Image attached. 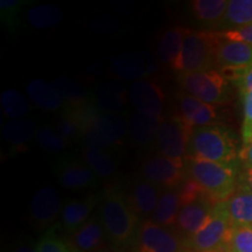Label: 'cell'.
<instances>
[{
  "label": "cell",
  "mask_w": 252,
  "mask_h": 252,
  "mask_svg": "<svg viewBox=\"0 0 252 252\" xmlns=\"http://www.w3.org/2000/svg\"><path fill=\"white\" fill-rule=\"evenodd\" d=\"M35 123L28 119L11 121L2 128V137L6 144L13 147L14 151L17 149L23 151L24 145H26L32 138L35 137Z\"/></svg>",
  "instance_id": "obj_27"
},
{
  "label": "cell",
  "mask_w": 252,
  "mask_h": 252,
  "mask_svg": "<svg viewBox=\"0 0 252 252\" xmlns=\"http://www.w3.org/2000/svg\"><path fill=\"white\" fill-rule=\"evenodd\" d=\"M55 131L61 135L64 140H67L68 143L75 138L81 135L80 127H78L76 121L72 116L65 110H63V113L61 118L59 119L54 126Z\"/></svg>",
  "instance_id": "obj_37"
},
{
  "label": "cell",
  "mask_w": 252,
  "mask_h": 252,
  "mask_svg": "<svg viewBox=\"0 0 252 252\" xmlns=\"http://www.w3.org/2000/svg\"><path fill=\"white\" fill-rule=\"evenodd\" d=\"M137 249L138 252H181L185 247L178 234L145 220L137 232Z\"/></svg>",
  "instance_id": "obj_11"
},
{
  "label": "cell",
  "mask_w": 252,
  "mask_h": 252,
  "mask_svg": "<svg viewBox=\"0 0 252 252\" xmlns=\"http://www.w3.org/2000/svg\"><path fill=\"white\" fill-rule=\"evenodd\" d=\"M0 104L4 115L12 121L26 117L30 112L27 99L20 91L15 89L5 90L0 97Z\"/></svg>",
  "instance_id": "obj_33"
},
{
  "label": "cell",
  "mask_w": 252,
  "mask_h": 252,
  "mask_svg": "<svg viewBox=\"0 0 252 252\" xmlns=\"http://www.w3.org/2000/svg\"><path fill=\"white\" fill-rule=\"evenodd\" d=\"M252 64V45L223 39L217 49L216 65L229 81L234 83L241 80Z\"/></svg>",
  "instance_id": "obj_10"
},
{
  "label": "cell",
  "mask_w": 252,
  "mask_h": 252,
  "mask_svg": "<svg viewBox=\"0 0 252 252\" xmlns=\"http://www.w3.org/2000/svg\"><path fill=\"white\" fill-rule=\"evenodd\" d=\"M189 31L187 27L174 26L162 34L158 43V58L160 62L172 65L176 61Z\"/></svg>",
  "instance_id": "obj_24"
},
{
  "label": "cell",
  "mask_w": 252,
  "mask_h": 252,
  "mask_svg": "<svg viewBox=\"0 0 252 252\" xmlns=\"http://www.w3.org/2000/svg\"><path fill=\"white\" fill-rule=\"evenodd\" d=\"M32 220L40 226H48L61 215V198L54 187L40 188L32 197Z\"/></svg>",
  "instance_id": "obj_16"
},
{
  "label": "cell",
  "mask_w": 252,
  "mask_h": 252,
  "mask_svg": "<svg viewBox=\"0 0 252 252\" xmlns=\"http://www.w3.org/2000/svg\"><path fill=\"white\" fill-rule=\"evenodd\" d=\"M182 91L212 105H225L232 97L231 87L220 70H207L178 75Z\"/></svg>",
  "instance_id": "obj_5"
},
{
  "label": "cell",
  "mask_w": 252,
  "mask_h": 252,
  "mask_svg": "<svg viewBox=\"0 0 252 252\" xmlns=\"http://www.w3.org/2000/svg\"><path fill=\"white\" fill-rule=\"evenodd\" d=\"M100 252H115V251H100Z\"/></svg>",
  "instance_id": "obj_47"
},
{
  "label": "cell",
  "mask_w": 252,
  "mask_h": 252,
  "mask_svg": "<svg viewBox=\"0 0 252 252\" xmlns=\"http://www.w3.org/2000/svg\"><path fill=\"white\" fill-rule=\"evenodd\" d=\"M60 184L68 189H84L96 186L97 176L84 162L77 160L61 159L55 168Z\"/></svg>",
  "instance_id": "obj_17"
},
{
  "label": "cell",
  "mask_w": 252,
  "mask_h": 252,
  "mask_svg": "<svg viewBox=\"0 0 252 252\" xmlns=\"http://www.w3.org/2000/svg\"><path fill=\"white\" fill-rule=\"evenodd\" d=\"M105 235L99 217L98 220L97 217H93L72 235L70 242L72 251L96 252L102 250Z\"/></svg>",
  "instance_id": "obj_21"
},
{
  "label": "cell",
  "mask_w": 252,
  "mask_h": 252,
  "mask_svg": "<svg viewBox=\"0 0 252 252\" xmlns=\"http://www.w3.org/2000/svg\"><path fill=\"white\" fill-rule=\"evenodd\" d=\"M62 18L61 8L52 4L34 6L27 13L28 23L37 30H48L58 26L62 21Z\"/></svg>",
  "instance_id": "obj_30"
},
{
  "label": "cell",
  "mask_w": 252,
  "mask_h": 252,
  "mask_svg": "<svg viewBox=\"0 0 252 252\" xmlns=\"http://www.w3.org/2000/svg\"><path fill=\"white\" fill-rule=\"evenodd\" d=\"M239 176H241V184L239 185L252 191V167L244 166V169L241 172Z\"/></svg>",
  "instance_id": "obj_43"
},
{
  "label": "cell",
  "mask_w": 252,
  "mask_h": 252,
  "mask_svg": "<svg viewBox=\"0 0 252 252\" xmlns=\"http://www.w3.org/2000/svg\"><path fill=\"white\" fill-rule=\"evenodd\" d=\"M159 188L146 179H140L132 186L128 203L133 212L139 215H151L159 201Z\"/></svg>",
  "instance_id": "obj_23"
},
{
  "label": "cell",
  "mask_w": 252,
  "mask_h": 252,
  "mask_svg": "<svg viewBox=\"0 0 252 252\" xmlns=\"http://www.w3.org/2000/svg\"><path fill=\"white\" fill-rule=\"evenodd\" d=\"M215 206L216 204H214L208 197H201L182 204L175 223L176 230L182 235V241L193 236L202 228L212 215Z\"/></svg>",
  "instance_id": "obj_15"
},
{
  "label": "cell",
  "mask_w": 252,
  "mask_h": 252,
  "mask_svg": "<svg viewBox=\"0 0 252 252\" xmlns=\"http://www.w3.org/2000/svg\"><path fill=\"white\" fill-rule=\"evenodd\" d=\"M128 99L138 113L161 121L165 93L159 84L150 80L135 81L128 89Z\"/></svg>",
  "instance_id": "obj_12"
},
{
  "label": "cell",
  "mask_w": 252,
  "mask_h": 252,
  "mask_svg": "<svg viewBox=\"0 0 252 252\" xmlns=\"http://www.w3.org/2000/svg\"><path fill=\"white\" fill-rule=\"evenodd\" d=\"M190 127L220 124L219 106L207 104L185 91L176 96V113Z\"/></svg>",
  "instance_id": "obj_13"
},
{
  "label": "cell",
  "mask_w": 252,
  "mask_h": 252,
  "mask_svg": "<svg viewBox=\"0 0 252 252\" xmlns=\"http://www.w3.org/2000/svg\"><path fill=\"white\" fill-rule=\"evenodd\" d=\"M27 96L43 111H56L64 108L65 102L53 83L42 78H34L26 87Z\"/></svg>",
  "instance_id": "obj_20"
},
{
  "label": "cell",
  "mask_w": 252,
  "mask_h": 252,
  "mask_svg": "<svg viewBox=\"0 0 252 252\" xmlns=\"http://www.w3.org/2000/svg\"><path fill=\"white\" fill-rule=\"evenodd\" d=\"M232 224L230 220L226 203L220 202L214 207L212 215L202 228L184 241V247L189 251L202 252L223 250L229 252L228 245Z\"/></svg>",
  "instance_id": "obj_6"
},
{
  "label": "cell",
  "mask_w": 252,
  "mask_h": 252,
  "mask_svg": "<svg viewBox=\"0 0 252 252\" xmlns=\"http://www.w3.org/2000/svg\"><path fill=\"white\" fill-rule=\"evenodd\" d=\"M160 122L161 121L149 118L138 112L134 113L128 122V133L132 141L138 146H147L156 141Z\"/></svg>",
  "instance_id": "obj_26"
},
{
  "label": "cell",
  "mask_w": 252,
  "mask_h": 252,
  "mask_svg": "<svg viewBox=\"0 0 252 252\" xmlns=\"http://www.w3.org/2000/svg\"><path fill=\"white\" fill-rule=\"evenodd\" d=\"M222 41L220 32L189 31L180 55L171 67L178 75L213 70L216 67L217 49Z\"/></svg>",
  "instance_id": "obj_3"
},
{
  "label": "cell",
  "mask_w": 252,
  "mask_h": 252,
  "mask_svg": "<svg viewBox=\"0 0 252 252\" xmlns=\"http://www.w3.org/2000/svg\"><path fill=\"white\" fill-rule=\"evenodd\" d=\"M185 169L214 204L224 202L237 189L238 163H220L186 159Z\"/></svg>",
  "instance_id": "obj_2"
},
{
  "label": "cell",
  "mask_w": 252,
  "mask_h": 252,
  "mask_svg": "<svg viewBox=\"0 0 252 252\" xmlns=\"http://www.w3.org/2000/svg\"><path fill=\"white\" fill-rule=\"evenodd\" d=\"M115 77L126 81L145 80L157 69L152 56L146 52H128L116 56L111 63Z\"/></svg>",
  "instance_id": "obj_14"
},
{
  "label": "cell",
  "mask_w": 252,
  "mask_h": 252,
  "mask_svg": "<svg viewBox=\"0 0 252 252\" xmlns=\"http://www.w3.org/2000/svg\"><path fill=\"white\" fill-rule=\"evenodd\" d=\"M53 84L59 90V93L61 94L63 99H64V108H78V106H82L86 103L90 102L88 99L87 91L74 80H71V78L58 77L53 82Z\"/></svg>",
  "instance_id": "obj_31"
},
{
  "label": "cell",
  "mask_w": 252,
  "mask_h": 252,
  "mask_svg": "<svg viewBox=\"0 0 252 252\" xmlns=\"http://www.w3.org/2000/svg\"><path fill=\"white\" fill-rule=\"evenodd\" d=\"M99 220L106 236L115 245L128 244L137 232V214L118 190L104 194L99 206Z\"/></svg>",
  "instance_id": "obj_4"
},
{
  "label": "cell",
  "mask_w": 252,
  "mask_h": 252,
  "mask_svg": "<svg viewBox=\"0 0 252 252\" xmlns=\"http://www.w3.org/2000/svg\"><path fill=\"white\" fill-rule=\"evenodd\" d=\"M74 252H75V251H74Z\"/></svg>",
  "instance_id": "obj_48"
},
{
  "label": "cell",
  "mask_w": 252,
  "mask_h": 252,
  "mask_svg": "<svg viewBox=\"0 0 252 252\" xmlns=\"http://www.w3.org/2000/svg\"><path fill=\"white\" fill-rule=\"evenodd\" d=\"M35 140L41 149L49 153H60L65 150L68 141L64 140L55 131L54 127L50 126H41L35 133Z\"/></svg>",
  "instance_id": "obj_34"
},
{
  "label": "cell",
  "mask_w": 252,
  "mask_h": 252,
  "mask_svg": "<svg viewBox=\"0 0 252 252\" xmlns=\"http://www.w3.org/2000/svg\"><path fill=\"white\" fill-rule=\"evenodd\" d=\"M141 175L158 187L179 188L187 179L185 161L172 160L162 154L147 158L141 166Z\"/></svg>",
  "instance_id": "obj_9"
},
{
  "label": "cell",
  "mask_w": 252,
  "mask_h": 252,
  "mask_svg": "<svg viewBox=\"0 0 252 252\" xmlns=\"http://www.w3.org/2000/svg\"><path fill=\"white\" fill-rule=\"evenodd\" d=\"M128 93L121 84L106 82L94 89L93 103L102 113L121 115L127 103Z\"/></svg>",
  "instance_id": "obj_19"
},
{
  "label": "cell",
  "mask_w": 252,
  "mask_h": 252,
  "mask_svg": "<svg viewBox=\"0 0 252 252\" xmlns=\"http://www.w3.org/2000/svg\"><path fill=\"white\" fill-rule=\"evenodd\" d=\"M232 226H252V191L239 185L225 201Z\"/></svg>",
  "instance_id": "obj_22"
},
{
  "label": "cell",
  "mask_w": 252,
  "mask_h": 252,
  "mask_svg": "<svg viewBox=\"0 0 252 252\" xmlns=\"http://www.w3.org/2000/svg\"><path fill=\"white\" fill-rule=\"evenodd\" d=\"M36 252H74L64 242L56 237L54 231H49L37 242Z\"/></svg>",
  "instance_id": "obj_39"
},
{
  "label": "cell",
  "mask_w": 252,
  "mask_h": 252,
  "mask_svg": "<svg viewBox=\"0 0 252 252\" xmlns=\"http://www.w3.org/2000/svg\"><path fill=\"white\" fill-rule=\"evenodd\" d=\"M128 133V123L122 115L100 113L91 127L82 134L87 146L102 150L122 144Z\"/></svg>",
  "instance_id": "obj_8"
},
{
  "label": "cell",
  "mask_w": 252,
  "mask_h": 252,
  "mask_svg": "<svg viewBox=\"0 0 252 252\" xmlns=\"http://www.w3.org/2000/svg\"><path fill=\"white\" fill-rule=\"evenodd\" d=\"M228 2L226 0H193L190 2V9L194 17L202 23L222 24Z\"/></svg>",
  "instance_id": "obj_28"
},
{
  "label": "cell",
  "mask_w": 252,
  "mask_h": 252,
  "mask_svg": "<svg viewBox=\"0 0 252 252\" xmlns=\"http://www.w3.org/2000/svg\"><path fill=\"white\" fill-rule=\"evenodd\" d=\"M193 252V251H191ZM202 252H225V251H223V250H209V251H202Z\"/></svg>",
  "instance_id": "obj_45"
},
{
  "label": "cell",
  "mask_w": 252,
  "mask_h": 252,
  "mask_svg": "<svg viewBox=\"0 0 252 252\" xmlns=\"http://www.w3.org/2000/svg\"><path fill=\"white\" fill-rule=\"evenodd\" d=\"M241 94L242 102H243L242 140H243V145H249L252 143V91Z\"/></svg>",
  "instance_id": "obj_38"
},
{
  "label": "cell",
  "mask_w": 252,
  "mask_h": 252,
  "mask_svg": "<svg viewBox=\"0 0 252 252\" xmlns=\"http://www.w3.org/2000/svg\"><path fill=\"white\" fill-rule=\"evenodd\" d=\"M252 24V0H230L223 26L239 28Z\"/></svg>",
  "instance_id": "obj_32"
},
{
  "label": "cell",
  "mask_w": 252,
  "mask_h": 252,
  "mask_svg": "<svg viewBox=\"0 0 252 252\" xmlns=\"http://www.w3.org/2000/svg\"><path fill=\"white\" fill-rule=\"evenodd\" d=\"M235 84L238 87L241 94L250 93V91H252V64L247 69V71L244 72L243 76L241 77V80L236 82Z\"/></svg>",
  "instance_id": "obj_41"
},
{
  "label": "cell",
  "mask_w": 252,
  "mask_h": 252,
  "mask_svg": "<svg viewBox=\"0 0 252 252\" xmlns=\"http://www.w3.org/2000/svg\"><path fill=\"white\" fill-rule=\"evenodd\" d=\"M238 159L243 162L245 167H252V143L243 145L239 150Z\"/></svg>",
  "instance_id": "obj_42"
},
{
  "label": "cell",
  "mask_w": 252,
  "mask_h": 252,
  "mask_svg": "<svg viewBox=\"0 0 252 252\" xmlns=\"http://www.w3.org/2000/svg\"><path fill=\"white\" fill-rule=\"evenodd\" d=\"M14 252H36V250L35 249L28 247V245H20V247L15 249Z\"/></svg>",
  "instance_id": "obj_44"
},
{
  "label": "cell",
  "mask_w": 252,
  "mask_h": 252,
  "mask_svg": "<svg viewBox=\"0 0 252 252\" xmlns=\"http://www.w3.org/2000/svg\"><path fill=\"white\" fill-rule=\"evenodd\" d=\"M222 37L228 41H239V42L251 43L252 45V24L239 28H230V30L220 32Z\"/></svg>",
  "instance_id": "obj_40"
},
{
  "label": "cell",
  "mask_w": 252,
  "mask_h": 252,
  "mask_svg": "<svg viewBox=\"0 0 252 252\" xmlns=\"http://www.w3.org/2000/svg\"><path fill=\"white\" fill-rule=\"evenodd\" d=\"M83 161L98 178L108 179L115 172V161L106 150L86 146L82 153Z\"/></svg>",
  "instance_id": "obj_29"
},
{
  "label": "cell",
  "mask_w": 252,
  "mask_h": 252,
  "mask_svg": "<svg viewBox=\"0 0 252 252\" xmlns=\"http://www.w3.org/2000/svg\"><path fill=\"white\" fill-rule=\"evenodd\" d=\"M181 208V198L179 195V190L175 189H166L165 191L160 193L159 201L152 214L153 222L157 224L165 226H175L176 219Z\"/></svg>",
  "instance_id": "obj_25"
},
{
  "label": "cell",
  "mask_w": 252,
  "mask_h": 252,
  "mask_svg": "<svg viewBox=\"0 0 252 252\" xmlns=\"http://www.w3.org/2000/svg\"><path fill=\"white\" fill-rule=\"evenodd\" d=\"M229 252H252V226H232Z\"/></svg>",
  "instance_id": "obj_35"
},
{
  "label": "cell",
  "mask_w": 252,
  "mask_h": 252,
  "mask_svg": "<svg viewBox=\"0 0 252 252\" xmlns=\"http://www.w3.org/2000/svg\"><path fill=\"white\" fill-rule=\"evenodd\" d=\"M98 198L90 195L83 200H69L63 204L60 224L65 231L75 232L89 220Z\"/></svg>",
  "instance_id": "obj_18"
},
{
  "label": "cell",
  "mask_w": 252,
  "mask_h": 252,
  "mask_svg": "<svg viewBox=\"0 0 252 252\" xmlns=\"http://www.w3.org/2000/svg\"><path fill=\"white\" fill-rule=\"evenodd\" d=\"M238 156L237 139L226 126L220 124L200 126L191 131L186 159L236 163Z\"/></svg>",
  "instance_id": "obj_1"
},
{
  "label": "cell",
  "mask_w": 252,
  "mask_h": 252,
  "mask_svg": "<svg viewBox=\"0 0 252 252\" xmlns=\"http://www.w3.org/2000/svg\"><path fill=\"white\" fill-rule=\"evenodd\" d=\"M181 252H191V251H189V250H187V249H185V250H182Z\"/></svg>",
  "instance_id": "obj_46"
},
{
  "label": "cell",
  "mask_w": 252,
  "mask_h": 252,
  "mask_svg": "<svg viewBox=\"0 0 252 252\" xmlns=\"http://www.w3.org/2000/svg\"><path fill=\"white\" fill-rule=\"evenodd\" d=\"M193 127L178 115L161 119L158 128L156 145L160 154L176 161H185Z\"/></svg>",
  "instance_id": "obj_7"
},
{
  "label": "cell",
  "mask_w": 252,
  "mask_h": 252,
  "mask_svg": "<svg viewBox=\"0 0 252 252\" xmlns=\"http://www.w3.org/2000/svg\"><path fill=\"white\" fill-rule=\"evenodd\" d=\"M26 4L23 0H1L0 1V14L1 20L11 31H15L19 26V14Z\"/></svg>",
  "instance_id": "obj_36"
}]
</instances>
